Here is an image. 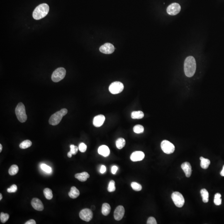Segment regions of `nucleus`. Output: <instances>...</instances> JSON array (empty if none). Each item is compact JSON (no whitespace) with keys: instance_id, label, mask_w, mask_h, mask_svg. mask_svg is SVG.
I'll use <instances>...</instances> for the list:
<instances>
[{"instance_id":"obj_41","label":"nucleus","mask_w":224,"mask_h":224,"mask_svg":"<svg viewBox=\"0 0 224 224\" xmlns=\"http://www.w3.org/2000/svg\"><path fill=\"white\" fill-rule=\"evenodd\" d=\"M221 195L220 193H217L215 195V198H221Z\"/></svg>"},{"instance_id":"obj_2","label":"nucleus","mask_w":224,"mask_h":224,"mask_svg":"<svg viewBox=\"0 0 224 224\" xmlns=\"http://www.w3.org/2000/svg\"><path fill=\"white\" fill-rule=\"evenodd\" d=\"M49 6L46 3L39 5L35 9L33 16L35 20H39L45 17L49 11Z\"/></svg>"},{"instance_id":"obj_37","label":"nucleus","mask_w":224,"mask_h":224,"mask_svg":"<svg viewBox=\"0 0 224 224\" xmlns=\"http://www.w3.org/2000/svg\"><path fill=\"white\" fill-rule=\"evenodd\" d=\"M214 202L216 205H220L222 203V199L221 198H215L214 200Z\"/></svg>"},{"instance_id":"obj_10","label":"nucleus","mask_w":224,"mask_h":224,"mask_svg":"<svg viewBox=\"0 0 224 224\" xmlns=\"http://www.w3.org/2000/svg\"><path fill=\"white\" fill-rule=\"evenodd\" d=\"M181 7L178 3H173L170 5L167 8V12L168 14L171 15H175L178 14L180 12Z\"/></svg>"},{"instance_id":"obj_12","label":"nucleus","mask_w":224,"mask_h":224,"mask_svg":"<svg viewBox=\"0 0 224 224\" xmlns=\"http://www.w3.org/2000/svg\"><path fill=\"white\" fill-rule=\"evenodd\" d=\"M100 52L105 54H111L114 52L115 47L111 43H107L103 45L99 49Z\"/></svg>"},{"instance_id":"obj_5","label":"nucleus","mask_w":224,"mask_h":224,"mask_svg":"<svg viewBox=\"0 0 224 224\" xmlns=\"http://www.w3.org/2000/svg\"><path fill=\"white\" fill-rule=\"evenodd\" d=\"M66 71L65 68H59L53 72L52 75V81L55 82H58L65 77Z\"/></svg>"},{"instance_id":"obj_3","label":"nucleus","mask_w":224,"mask_h":224,"mask_svg":"<svg viewBox=\"0 0 224 224\" xmlns=\"http://www.w3.org/2000/svg\"><path fill=\"white\" fill-rule=\"evenodd\" d=\"M67 113V110L66 108H63L56 112L50 117L49 121V124L52 125H57L62 120V117L65 116Z\"/></svg>"},{"instance_id":"obj_24","label":"nucleus","mask_w":224,"mask_h":224,"mask_svg":"<svg viewBox=\"0 0 224 224\" xmlns=\"http://www.w3.org/2000/svg\"><path fill=\"white\" fill-rule=\"evenodd\" d=\"M125 140L123 138H118L116 141L117 148L118 149H121L125 147Z\"/></svg>"},{"instance_id":"obj_30","label":"nucleus","mask_w":224,"mask_h":224,"mask_svg":"<svg viewBox=\"0 0 224 224\" xmlns=\"http://www.w3.org/2000/svg\"><path fill=\"white\" fill-rule=\"evenodd\" d=\"M9 218V215L8 214L4 213L3 212L1 213L0 215V219L1 221L3 223H6Z\"/></svg>"},{"instance_id":"obj_21","label":"nucleus","mask_w":224,"mask_h":224,"mask_svg":"<svg viewBox=\"0 0 224 224\" xmlns=\"http://www.w3.org/2000/svg\"><path fill=\"white\" fill-rule=\"evenodd\" d=\"M144 117V113L142 111H135L131 113V117L133 119H142Z\"/></svg>"},{"instance_id":"obj_15","label":"nucleus","mask_w":224,"mask_h":224,"mask_svg":"<svg viewBox=\"0 0 224 224\" xmlns=\"http://www.w3.org/2000/svg\"><path fill=\"white\" fill-rule=\"evenodd\" d=\"M105 117L103 115H99L94 117L93 120V125L95 127H100L103 125L105 121Z\"/></svg>"},{"instance_id":"obj_23","label":"nucleus","mask_w":224,"mask_h":224,"mask_svg":"<svg viewBox=\"0 0 224 224\" xmlns=\"http://www.w3.org/2000/svg\"><path fill=\"white\" fill-rule=\"evenodd\" d=\"M201 194L204 203H207L209 201V193L205 189H202L201 191Z\"/></svg>"},{"instance_id":"obj_45","label":"nucleus","mask_w":224,"mask_h":224,"mask_svg":"<svg viewBox=\"0 0 224 224\" xmlns=\"http://www.w3.org/2000/svg\"><path fill=\"white\" fill-rule=\"evenodd\" d=\"M2 195L1 193H0V201L2 200Z\"/></svg>"},{"instance_id":"obj_16","label":"nucleus","mask_w":224,"mask_h":224,"mask_svg":"<svg viewBox=\"0 0 224 224\" xmlns=\"http://www.w3.org/2000/svg\"><path fill=\"white\" fill-rule=\"evenodd\" d=\"M181 167L185 173L186 177H191L192 173V168L191 164L189 162H185L181 164Z\"/></svg>"},{"instance_id":"obj_39","label":"nucleus","mask_w":224,"mask_h":224,"mask_svg":"<svg viewBox=\"0 0 224 224\" xmlns=\"http://www.w3.org/2000/svg\"><path fill=\"white\" fill-rule=\"evenodd\" d=\"M106 170V167H105V166L104 165H102L101 166V169H100V172L101 173H104L105 172Z\"/></svg>"},{"instance_id":"obj_6","label":"nucleus","mask_w":224,"mask_h":224,"mask_svg":"<svg viewBox=\"0 0 224 224\" xmlns=\"http://www.w3.org/2000/svg\"><path fill=\"white\" fill-rule=\"evenodd\" d=\"M171 198L174 204L177 207H181L184 205L185 200L182 195L179 192H175L172 193Z\"/></svg>"},{"instance_id":"obj_14","label":"nucleus","mask_w":224,"mask_h":224,"mask_svg":"<svg viewBox=\"0 0 224 224\" xmlns=\"http://www.w3.org/2000/svg\"><path fill=\"white\" fill-rule=\"evenodd\" d=\"M31 205L33 207L38 211H42L44 209V205L42 202L37 198H33L31 201Z\"/></svg>"},{"instance_id":"obj_9","label":"nucleus","mask_w":224,"mask_h":224,"mask_svg":"<svg viewBox=\"0 0 224 224\" xmlns=\"http://www.w3.org/2000/svg\"><path fill=\"white\" fill-rule=\"evenodd\" d=\"M79 217L81 220L86 222H89L92 219L93 213L90 209L86 208L80 211Z\"/></svg>"},{"instance_id":"obj_28","label":"nucleus","mask_w":224,"mask_h":224,"mask_svg":"<svg viewBox=\"0 0 224 224\" xmlns=\"http://www.w3.org/2000/svg\"><path fill=\"white\" fill-rule=\"evenodd\" d=\"M133 131L137 134L142 133L144 132V128L143 126L140 125H137L134 127Z\"/></svg>"},{"instance_id":"obj_1","label":"nucleus","mask_w":224,"mask_h":224,"mask_svg":"<svg viewBox=\"0 0 224 224\" xmlns=\"http://www.w3.org/2000/svg\"><path fill=\"white\" fill-rule=\"evenodd\" d=\"M196 64L195 59L192 56H189L185 59L184 69L185 76L188 77H192L196 71Z\"/></svg>"},{"instance_id":"obj_25","label":"nucleus","mask_w":224,"mask_h":224,"mask_svg":"<svg viewBox=\"0 0 224 224\" xmlns=\"http://www.w3.org/2000/svg\"><path fill=\"white\" fill-rule=\"evenodd\" d=\"M19 171V168L16 165H13L11 166L9 169V174L11 176H14L17 174Z\"/></svg>"},{"instance_id":"obj_40","label":"nucleus","mask_w":224,"mask_h":224,"mask_svg":"<svg viewBox=\"0 0 224 224\" xmlns=\"http://www.w3.org/2000/svg\"><path fill=\"white\" fill-rule=\"evenodd\" d=\"M36 223L35 221V220H33V219H31V220H29V221H27L26 223H25V224H36Z\"/></svg>"},{"instance_id":"obj_19","label":"nucleus","mask_w":224,"mask_h":224,"mask_svg":"<svg viewBox=\"0 0 224 224\" xmlns=\"http://www.w3.org/2000/svg\"><path fill=\"white\" fill-rule=\"evenodd\" d=\"M80 195L79 190L75 186H73L71 189L69 193V195L71 198L75 199L79 197Z\"/></svg>"},{"instance_id":"obj_8","label":"nucleus","mask_w":224,"mask_h":224,"mask_svg":"<svg viewBox=\"0 0 224 224\" xmlns=\"http://www.w3.org/2000/svg\"><path fill=\"white\" fill-rule=\"evenodd\" d=\"M161 147L162 151L167 154H172L175 150L174 145L168 140H163L161 144Z\"/></svg>"},{"instance_id":"obj_43","label":"nucleus","mask_w":224,"mask_h":224,"mask_svg":"<svg viewBox=\"0 0 224 224\" xmlns=\"http://www.w3.org/2000/svg\"><path fill=\"white\" fill-rule=\"evenodd\" d=\"M72 155H72V153H71V152L70 151H69V152L68 153L67 156L68 157L71 158V157H72Z\"/></svg>"},{"instance_id":"obj_4","label":"nucleus","mask_w":224,"mask_h":224,"mask_svg":"<svg viewBox=\"0 0 224 224\" xmlns=\"http://www.w3.org/2000/svg\"><path fill=\"white\" fill-rule=\"evenodd\" d=\"M15 112L17 119L20 122L24 123L27 121V116L23 104L22 103H18L15 108Z\"/></svg>"},{"instance_id":"obj_38","label":"nucleus","mask_w":224,"mask_h":224,"mask_svg":"<svg viewBox=\"0 0 224 224\" xmlns=\"http://www.w3.org/2000/svg\"><path fill=\"white\" fill-rule=\"evenodd\" d=\"M118 169V167L116 166H113L111 168V172L113 174H115Z\"/></svg>"},{"instance_id":"obj_36","label":"nucleus","mask_w":224,"mask_h":224,"mask_svg":"<svg viewBox=\"0 0 224 224\" xmlns=\"http://www.w3.org/2000/svg\"><path fill=\"white\" fill-rule=\"evenodd\" d=\"M147 223V224H157V222L156 219L154 217H151L148 219Z\"/></svg>"},{"instance_id":"obj_20","label":"nucleus","mask_w":224,"mask_h":224,"mask_svg":"<svg viewBox=\"0 0 224 224\" xmlns=\"http://www.w3.org/2000/svg\"><path fill=\"white\" fill-rule=\"evenodd\" d=\"M111 211V207L110 205L107 203H104L103 204L101 212L103 215L107 216L110 213Z\"/></svg>"},{"instance_id":"obj_18","label":"nucleus","mask_w":224,"mask_h":224,"mask_svg":"<svg viewBox=\"0 0 224 224\" xmlns=\"http://www.w3.org/2000/svg\"><path fill=\"white\" fill-rule=\"evenodd\" d=\"M90 175L88 173L83 172L81 173H77L75 175V177L79 181L81 182H85L88 178H89Z\"/></svg>"},{"instance_id":"obj_22","label":"nucleus","mask_w":224,"mask_h":224,"mask_svg":"<svg viewBox=\"0 0 224 224\" xmlns=\"http://www.w3.org/2000/svg\"><path fill=\"white\" fill-rule=\"evenodd\" d=\"M200 159L201 161V168L203 169H207L211 164L210 161L207 159L204 158L202 157H201Z\"/></svg>"},{"instance_id":"obj_13","label":"nucleus","mask_w":224,"mask_h":224,"mask_svg":"<svg viewBox=\"0 0 224 224\" xmlns=\"http://www.w3.org/2000/svg\"><path fill=\"white\" fill-rule=\"evenodd\" d=\"M145 155L144 152L141 151H135L133 152L130 156V159L134 162L140 161L144 159Z\"/></svg>"},{"instance_id":"obj_44","label":"nucleus","mask_w":224,"mask_h":224,"mask_svg":"<svg viewBox=\"0 0 224 224\" xmlns=\"http://www.w3.org/2000/svg\"><path fill=\"white\" fill-rule=\"evenodd\" d=\"M2 150V146L1 144H0V152H1Z\"/></svg>"},{"instance_id":"obj_7","label":"nucleus","mask_w":224,"mask_h":224,"mask_svg":"<svg viewBox=\"0 0 224 224\" xmlns=\"http://www.w3.org/2000/svg\"><path fill=\"white\" fill-rule=\"evenodd\" d=\"M124 89V85L122 83L115 81L112 83L109 87V90L113 94H117L121 93Z\"/></svg>"},{"instance_id":"obj_33","label":"nucleus","mask_w":224,"mask_h":224,"mask_svg":"<svg viewBox=\"0 0 224 224\" xmlns=\"http://www.w3.org/2000/svg\"><path fill=\"white\" fill-rule=\"evenodd\" d=\"M70 149V151L73 155H76L79 149L77 147L73 145H71Z\"/></svg>"},{"instance_id":"obj_42","label":"nucleus","mask_w":224,"mask_h":224,"mask_svg":"<svg viewBox=\"0 0 224 224\" xmlns=\"http://www.w3.org/2000/svg\"><path fill=\"white\" fill-rule=\"evenodd\" d=\"M220 174H221V176H223V177H224V165L223 167V170H222V171L220 172Z\"/></svg>"},{"instance_id":"obj_35","label":"nucleus","mask_w":224,"mask_h":224,"mask_svg":"<svg viewBox=\"0 0 224 224\" xmlns=\"http://www.w3.org/2000/svg\"><path fill=\"white\" fill-rule=\"evenodd\" d=\"M17 191V186L15 184L12 185L10 188H9L7 189V191L9 193H15Z\"/></svg>"},{"instance_id":"obj_29","label":"nucleus","mask_w":224,"mask_h":224,"mask_svg":"<svg viewBox=\"0 0 224 224\" xmlns=\"http://www.w3.org/2000/svg\"><path fill=\"white\" fill-rule=\"evenodd\" d=\"M131 187L134 191H139L142 189V186L138 183L133 182H132L131 184Z\"/></svg>"},{"instance_id":"obj_32","label":"nucleus","mask_w":224,"mask_h":224,"mask_svg":"<svg viewBox=\"0 0 224 224\" xmlns=\"http://www.w3.org/2000/svg\"><path fill=\"white\" fill-rule=\"evenodd\" d=\"M41 169L45 172L47 173H50L52 171V168L47 166L46 164H43L41 166Z\"/></svg>"},{"instance_id":"obj_46","label":"nucleus","mask_w":224,"mask_h":224,"mask_svg":"<svg viewBox=\"0 0 224 224\" xmlns=\"http://www.w3.org/2000/svg\"><path fill=\"white\" fill-rule=\"evenodd\" d=\"M91 209H92V210H94V209H95V206H93H93H92Z\"/></svg>"},{"instance_id":"obj_34","label":"nucleus","mask_w":224,"mask_h":224,"mask_svg":"<svg viewBox=\"0 0 224 224\" xmlns=\"http://www.w3.org/2000/svg\"><path fill=\"white\" fill-rule=\"evenodd\" d=\"M79 149L81 152L83 153L86 151V149H87V146L84 143H80L79 145Z\"/></svg>"},{"instance_id":"obj_27","label":"nucleus","mask_w":224,"mask_h":224,"mask_svg":"<svg viewBox=\"0 0 224 224\" xmlns=\"http://www.w3.org/2000/svg\"><path fill=\"white\" fill-rule=\"evenodd\" d=\"M32 145V142L29 140H26L23 141L20 144V147L22 149H25L30 147Z\"/></svg>"},{"instance_id":"obj_31","label":"nucleus","mask_w":224,"mask_h":224,"mask_svg":"<svg viewBox=\"0 0 224 224\" xmlns=\"http://www.w3.org/2000/svg\"><path fill=\"white\" fill-rule=\"evenodd\" d=\"M115 183L114 181L111 180L109 182L108 188V191L109 192H113L115 191Z\"/></svg>"},{"instance_id":"obj_17","label":"nucleus","mask_w":224,"mask_h":224,"mask_svg":"<svg viewBox=\"0 0 224 224\" xmlns=\"http://www.w3.org/2000/svg\"><path fill=\"white\" fill-rule=\"evenodd\" d=\"M98 153L99 155L104 157H107L110 155V151L109 148L107 146H101L98 149Z\"/></svg>"},{"instance_id":"obj_11","label":"nucleus","mask_w":224,"mask_h":224,"mask_svg":"<svg viewBox=\"0 0 224 224\" xmlns=\"http://www.w3.org/2000/svg\"><path fill=\"white\" fill-rule=\"evenodd\" d=\"M125 210L124 207L122 205L117 206L114 213V217L115 219L117 221H120L123 219L124 216Z\"/></svg>"},{"instance_id":"obj_26","label":"nucleus","mask_w":224,"mask_h":224,"mask_svg":"<svg viewBox=\"0 0 224 224\" xmlns=\"http://www.w3.org/2000/svg\"><path fill=\"white\" fill-rule=\"evenodd\" d=\"M44 194L47 200H51L53 198L52 191L49 188H46L44 189Z\"/></svg>"}]
</instances>
